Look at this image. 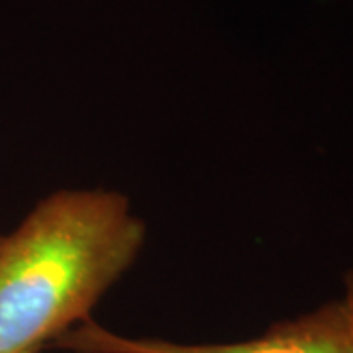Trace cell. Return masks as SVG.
I'll list each match as a JSON object with an SVG mask.
<instances>
[{
    "label": "cell",
    "instance_id": "1",
    "mask_svg": "<svg viewBox=\"0 0 353 353\" xmlns=\"http://www.w3.org/2000/svg\"><path fill=\"white\" fill-rule=\"evenodd\" d=\"M145 224L118 190H57L0 234V353H41L138 259Z\"/></svg>",
    "mask_w": 353,
    "mask_h": 353
},
{
    "label": "cell",
    "instance_id": "2",
    "mask_svg": "<svg viewBox=\"0 0 353 353\" xmlns=\"http://www.w3.org/2000/svg\"><path fill=\"white\" fill-rule=\"evenodd\" d=\"M75 353H353V271L340 299L310 314L279 322L261 336L236 343H176L128 338L87 320L55 343Z\"/></svg>",
    "mask_w": 353,
    "mask_h": 353
}]
</instances>
